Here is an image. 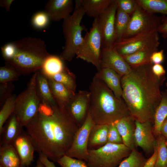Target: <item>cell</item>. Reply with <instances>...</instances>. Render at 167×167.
<instances>
[{
    "mask_svg": "<svg viewBox=\"0 0 167 167\" xmlns=\"http://www.w3.org/2000/svg\"><path fill=\"white\" fill-rule=\"evenodd\" d=\"M72 0H49L45 7V11L50 20L59 21L64 20L71 15L73 10Z\"/></svg>",
    "mask_w": 167,
    "mask_h": 167,
    "instance_id": "obj_17",
    "label": "cell"
},
{
    "mask_svg": "<svg viewBox=\"0 0 167 167\" xmlns=\"http://www.w3.org/2000/svg\"><path fill=\"white\" fill-rule=\"evenodd\" d=\"M35 167H45L40 160H38L37 161Z\"/></svg>",
    "mask_w": 167,
    "mask_h": 167,
    "instance_id": "obj_49",
    "label": "cell"
},
{
    "mask_svg": "<svg viewBox=\"0 0 167 167\" xmlns=\"http://www.w3.org/2000/svg\"><path fill=\"white\" fill-rule=\"evenodd\" d=\"M164 51L162 49L157 51L152 54L151 61L152 64H161L164 60Z\"/></svg>",
    "mask_w": 167,
    "mask_h": 167,
    "instance_id": "obj_42",
    "label": "cell"
},
{
    "mask_svg": "<svg viewBox=\"0 0 167 167\" xmlns=\"http://www.w3.org/2000/svg\"><path fill=\"white\" fill-rule=\"evenodd\" d=\"M20 165L19 157L13 144H3L0 148V166L19 167Z\"/></svg>",
    "mask_w": 167,
    "mask_h": 167,
    "instance_id": "obj_24",
    "label": "cell"
},
{
    "mask_svg": "<svg viewBox=\"0 0 167 167\" xmlns=\"http://www.w3.org/2000/svg\"><path fill=\"white\" fill-rule=\"evenodd\" d=\"M166 91H165V92L166 93V94L167 95V82H166Z\"/></svg>",
    "mask_w": 167,
    "mask_h": 167,
    "instance_id": "obj_50",
    "label": "cell"
},
{
    "mask_svg": "<svg viewBox=\"0 0 167 167\" xmlns=\"http://www.w3.org/2000/svg\"><path fill=\"white\" fill-rule=\"evenodd\" d=\"M108 124H95L89 135L88 150L99 148L107 143Z\"/></svg>",
    "mask_w": 167,
    "mask_h": 167,
    "instance_id": "obj_21",
    "label": "cell"
},
{
    "mask_svg": "<svg viewBox=\"0 0 167 167\" xmlns=\"http://www.w3.org/2000/svg\"><path fill=\"white\" fill-rule=\"evenodd\" d=\"M23 128L15 114L13 113L4 128L3 144H12L22 132Z\"/></svg>",
    "mask_w": 167,
    "mask_h": 167,
    "instance_id": "obj_25",
    "label": "cell"
},
{
    "mask_svg": "<svg viewBox=\"0 0 167 167\" xmlns=\"http://www.w3.org/2000/svg\"><path fill=\"white\" fill-rule=\"evenodd\" d=\"M95 124L88 111L85 121L77 131L72 144L65 155L86 161L88 154L89 135Z\"/></svg>",
    "mask_w": 167,
    "mask_h": 167,
    "instance_id": "obj_11",
    "label": "cell"
},
{
    "mask_svg": "<svg viewBox=\"0 0 167 167\" xmlns=\"http://www.w3.org/2000/svg\"><path fill=\"white\" fill-rule=\"evenodd\" d=\"M14 88L15 86L11 82L0 84V105H3L6 101L12 95Z\"/></svg>",
    "mask_w": 167,
    "mask_h": 167,
    "instance_id": "obj_40",
    "label": "cell"
},
{
    "mask_svg": "<svg viewBox=\"0 0 167 167\" xmlns=\"http://www.w3.org/2000/svg\"><path fill=\"white\" fill-rule=\"evenodd\" d=\"M20 166L19 167H20ZM0 167H2V166H0Z\"/></svg>",
    "mask_w": 167,
    "mask_h": 167,
    "instance_id": "obj_52",
    "label": "cell"
},
{
    "mask_svg": "<svg viewBox=\"0 0 167 167\" xmlns=\"http://www.w3.org/2000/svg\"><path fill=\"white\" fill-rule=\"evenodd\" d=\"M85 13L89 16L98 18L110 6L113 0H80Z\"/></svg>",
    "mask_w": 167,
    "mask_h": 167,
    "instance_id": "obj_26",
    "label": "cell"
},
{
    "mask_svg": "<svg viewBox=\"0 0 167 167\" xmlns=\"http://www.w3.org/2000/svg\"><path fill=\"white\" fill-rule=\"evenodd\" d=\"M159 33L153 31L140 33L115 42L113 47L122 56L132 54L140 50L159 45Z\"/></svg>",
    "mask_w": 167,
    "mask_h": 167,
    "instance_id": "obj_10",
    "label": "cell"
},
{
    "mask_svg": "<svg viewBox=\"0 0 167 167\" xmlns=\"http://www.w3.org/2000/svg\"><path fill=\"white\" fill-rule=\"evenodd\" d=\"M94 77L103 81L117 98H122L121 77L117 73L109 68H102Z\"/></svg>",
    "mask_w": 167,
    "mask_h": 167,
    "instance_id": "obj_19",
    "label": "cell"
},
{
    "mask_svg": "<svg viewBox=\"0 0 167 167\" xmlns=\"http://www.w3.org/2000/svg\"><path fill=\"white\" fill-rule=\"evenodd\" d=\"M118 7L131 15L138 6L136 0H116Z\"/></svg>",
    "mask_w": 167,
    "mask_h": 167,
    "instance_id": "obj_39",
    "label": "cell"
},
{
    "mask_svg": "<svg viewBox=\"0 0 167 167\" xmlns=\"http://www.w3.org/2000/svg\"><path fill=\"white\" fill-rule=\"evenodd\" d=\"M57 162L61 167H89L84 160L64 155Z\"/></svg>",
    "mask_w": 167,
    "mask_h": 167,
    "instance_id": "obj_37",
    "label": "cell"
},
{
    "mask_svg": "<svg viewBox=\"0 0 167 167\" xmlns=\"http://www.w3.org/2000/svg\"><path fill=\"white\" fill-rule=\"evenodd\" d=\"M152 71L157 78H161L165 77L166 71L161 64H154L152 67Z\"/></svg>",
    "mask_w": 167,
    "mask_h": 167,
    "instance_id": "obj_43",
    "label": "cell"
},
{
    "mask_svg": "<svg viewBox=\"0 0 167 167\" xmlns=\"http://www.w3.org/2000/svg\"><path fill=\"white\" fill-rule=\"evenodd\" d=\"M139 6L150 13L167 15V0H136Z\"/></svg>",
    "mask_w": 167,
    "mask_h": 167,
    "instance_id": "obj_30",
    "label": "cell"
},
{
    "mask_svg": "<svg viewBox=\"0 0 167 167\" xmlns=\"http://www.w3.org/2000/svg\"><path fill=\"white\" fill-rule=\"evenodd\" d=\"M1 50L5 62L11 59L13 56L15 52L14 41L5 44L1 47Z\"/></svg>",
    "mask_w": 167,
    "mask_h": 167,
    "instance_id": "obj_41",
    "label": "cell"
},
{
    "mask_svg": "<svg viewBox=\"0 0 167 167\" xmlns=\"http://www.w3.org/2000/svg\"><path fill=\"white\" fill-rule=\"evenodd\" d=\"M102 48V38L97 18L94 19L90 31L84 37L75 56L77 58L92 64L98 71L101 69Z\"/></svg>",
    "mask_w": 167,
    "mask_h": 167,
    "instance_id": "obj_8",
    "label": "cell"
},
{
    "mask_svg": "<svg viewBox=\"0 0 167 167\" xmlns=\"http://www.w3.org/2000/svg\"><path fill=\"white\" fill-rule=\"evenodd\" d=\"M50 19L45 11H39L33 15L31 20L32 25L39 30L45 28L49 24Z\"/></svg>",
    "mask_w": 167,
    "mask_h": 167,
    "instance_id": "obj_36",
    "label": "cell"
},
{
    "mask_svg": "<svg viewBox=\"0 0 167 167\" xmlns=\"http://www.w3.org/2000/svg\"><path fill=\"white\" fill-rule=\"evenodd\" d=\"M156 139L157 155L155 167H167V140L161 134Z\"/></svg>",
    "mask_w": 167,
    "mask_h": 167,
    "instance_id": "obj_34",
    "label": "cell"
},
{
    "mask_svg": "<svg viewBox=\"0 0 167 167\" xmlns=\"http://www.w3.org/2000/svg\"><path fill=\"white\" fill-rule=\"evenodd\" d=\"M89 90V111L95 124H109L130 115L122 98H117L102 80L94 77Z\"/></svg>",
    "mask_w": 167,
    "mask_h": 167,
    "instance_id": "obj_3",
    "label": "cell"
},
{
    "mask_svg": "<svg viewBox=\"0 0 167 167\" xmlns=\"http://www.w3.org/2000/svg\"><path fill=\"white\" fill-rule=\"evenodd\" d=\"M130 17L131 15L126 13L118 7L115 21V42L123 38L128 25Z\"/></svg>",
    "mask_w": 167,
    "mask_h": 167,
    "instance_id": "obj_29",
    "label": "cell"
},
{
    "mask_svg": "<svg viewBox=\"0 0 167 167\" xmlns=\"http://www.w3.org/2000/svg\"><path fill=\"white\" fill-rule=\"evenodd\" d=\"M165 38H167V17H163L162 22L157 30Z\"/></svg>",
    "mask_w": 167,
    "mask_h": 167,
    "instance_id": "obj_45",
    "label": "cell"
},
{
    "mask_svg": "<svg viewBox=\"0 0 167 167\" xmlns=\"http://www.w3.org/2000/svg\"><path fill=\"white\" fill-rule=\"evenodd\" d=\"M163 18L148 12L138 6L131 15L123 38H128L143 33L157 31Z\"/></svg>",
    "mask_w": 167,
    "mask_h": 167,
    "instance_id": "obj_9",
    "label": "cell"
},
{
    "mask_svg": "<svg viewBox=\"0 0 167 167\" xmlns=\"http://www.w3.org/2000/svg\"><path fill=\"white\" fill-rule=\"evenodd\" d=\"M140 152L135 149L124 159L118 167H143L147 160Z\"/></svg>",
    "mask_w": 167,
    "mask_h": 167,
    "instance_id": "obj_33",
    "label": "cell"
},
{
    "mask_svg": "<svg viewBox=\"0 0 167 167\" xmlns=\"http://www.w3.org/2000/svg\"><path fill=\"white\" fill-rule=\"evenodd\" d=\"M85 14L80 0H76L73 14L63 20L62 30L65 43L59 56L63 61H71L83 41L82 32L85 28L81 23Z\"/></svg>",
    "mask_w": 167,
    "mask_h": 167,
    "instance_id": "obj_5",
    "label": "cell"
},
{
    "mask_svg": "<svg viewBox=\"0 0 167 167\" xmlns=\"http://www.w3.org/2000/svg\"><path fill=\"white\" fill-rule=\"evenodd\" d=\"M118 7L117 0H113L108 8L97 18L102 48L112 47L116 41L115 21Z\"/></svg>",
    "mask_w": 167,
    "mask_h": 167,
    "instance_id": "obj_12",
    "label": "cell"
},
{
    "mask_svg": "<svg viewBox=\"0 0 167 167\" xmlns=\"http://www.w3.org/2000/svg\"><path fill=\"white\" fill-rule=\"evenodd\" d=\"M50 78L62 84L73 92L76 93V76L67 67L65 66L61 72Z\"/></svg>",
    "mask_w": 167,
    "mask_h": 167,
    "instance_id": "obj_31",
    "label": "cell"
},
{
    "mask_svg": "<svg viewBox=\"0 0 167 167\" xmlns=\"http://www.w3.org/2000/svg\"><path fill=\"white\" fill-rule=\"evenodd\" d=\"M162 94L161 101L156 110L154 117L153 130L156 138L161 134V126L167 118V95L165 92H162Z\"/></svg>",
    "mask_w": 167,
    "mask_h": 167,
    "instance_id": "obj_27",
    "label": "cell"
},
{
    "mask_svg": "<svg viewBox=\"0 0 167 167\" xmlns=\"http://www.w3.org/2000/svg\"><path fill=\"white\" fill-rule=\"evenodd\" d=\"M48 78L52 94L56 102L60 107L65 108L75 93L52 78Z\"/></svg>",
    "mask_w": 167,
    "mask_h": 167,
    "instance_id": "obj_20",
    "label": "cell"
},
{
    "mask_svg": "<svg viewBox=\"0 0 167 167\" xmlns=\"http://www.w3.org/2000/svg\"><path fill=\"white\" fill-rule=\"evenodd\" d=\"M21 74L16 69L5 64L0 67V84L11 83L18 80Z\"/></svg>",
    "mask_w": 167,
    "mask_h": 167,
    "instance_id": "obj_35",
    "label": "cell"
},
{
    "mask_svg": "<svg viewBox=\"0 0 167 167\" xmlns=\"http://www.w3.org/2000/svg\"><path fill=\"white\" fill-rule=\"evenodd\" d=\"M89 105V92L80 90L75 93L65 107L69 114L79 127L87 118Z\"/></svg>",
    "mask_w": 167,
    "mask_h": 167,
    "instance_id": "obj_13",
    "label": "cell"
},
{
    "mask_svg": "<svg viewBox=\"0 0 167 167\" xmlns=\"http://www.w3.org/2000/svg\"><path fill=\"white\" fill-rule=\"evenodd\" d=\"M20 167H28L26 166H24L21 165Z\"/></svg>",
    "mask_w": 167,
    "mask_h": 167,
    "instance_id": "obj_51",
    "label": "cell"
},
{
    "mask_svg": "<svg viewBox=\"0 0 167 167\" xmlns=\"http://www.w3.org/2000/svg\"><path fill=\"white\" fill-rule=\"evenodd\" d=\"M39 159L45 167H56L54 162L50 161L48 158L42 153H39Z\"/></svg>",
    "mask_w": 167,
    "mask_h": 167,
    "instance_id": "obj_46",
    "label": "cell"
},
{
    "mask_svg": "<svg viewBox=\"0 0 167 167\" xmlns=\"http://www.w3.org/2000/svg\"><path fill=\"white\" fill-rule=\"evenodd\" d=\"M17 96L15 94L9 97L3 103L0 111V134L4 130V125L11 114L14 113Z\"/></svg>",
    "mask_w": 167,
    "mask_h": 167,
    "instance_id": "obj_32",
    "label": "cell"
},
{
    "mask_svg": "<svg viewBox=\"0 0 167 167\" xmlns=\"http://www.w3.org/2000/svg\"><path fill=\"white\" fill-rule=\"evenodd\" d=\"M15 52L13 57L5 62L21 75H27L40 70L46 58L50 54L44 41L31 36L14 41Z\"/></svg>",
    "mask_w": 167,
    "mask_h": 167,
    "instance_id": "obj_4",
    "label": "cell"
},
{
    "mask_svg": "<svg viewBox=\"0 0 167 167\" xmlns=\"http://www.w3.org/2000/svg\"><path fill=\"white\" fill-rule=\"evenodd\" d=\"M14 1V0H1L0 6L5 8L6 11L9 12L11 6Z\"/></svg>",
    "mask_w": 167,
    "mask_h": 167,
    "instance_id": "obj_47",
    "label": "cell"
},
{
    "mask_svg": "<svg viewBox=\"0 0 167 167\" xmlns=\"http://www.w3.org/2000/svg\"><path fill=\"white\" fill-rule=\"evenodd\" d=\"M135 121L129 115L114 122L121 136L123 144L131 150L136 149V147L135 140Z\"/></svg>",
    "mask_w": 167,
    "mask_h": 167,
    "instance_id": "obj_18",
    "label": "cell"
},
{
    "mask_svg": "<svg viewBox=\"0 0 167 167\" xmlns=\"http://www.w3.org/2000/svg\"><path fill=\"white\" fill-rule=\"evenodd\" d=\"M36 72L31 78L25 89L17 96L14 113L23 127L36 116L41 103L36 90Z\"/></svg>",
    "mask_w": 167,
    "mask_h": 167,
    "instance_id": "obj_6",
    "label": "cell"
},
{
    "mask_svg": "<svg viewBox=\"0 0 167 167\" xmlns=\"http://www.w3.org/2000/svg\"><path fill=\"white\" fill-rule=\"evenodd\" d=\"M157 155V146L156 145L154 152L151 156L147 159L143 167H155Z\"/></svg>",
    "mask_w": 167,
    "mask_h": 167,
    "instance_id": "obj_44",
    "label": "cell"
},
{
    "mask_svg": "<svg viewBox=\"0 0 167 167\" xmlns=\"http://www.w3.org/2000/svg\"><path fill=\"white\" fill-rule=\"evenodd\" d=\"M36 73V88L41 103L51 106L58 104L52 94L48 77L40 70Z\"/></svg>",
    "mask_w": 167,
    "mask_h": 167,
    "instance_id": "obj_22",
    "label": "cell"
},
{
    "mask_svg": "<svg viewBox=\"0 0 167 167\" xmlns=\"http://www.w3.org/2000/svg\"><path fill=\"white\" fill-rule=\"evenodd\" d=\"M24 127L36 151L57 162L71 147L79 127L65 108L41 103L37 113Z\"/></svg>",
    "mask_w": 167,
    "mask_h": 167,
    "instance_id": "obj_1",
    "label": "cell"
},
{
    "mask_svg": "<svg viewBox=\"0 0 167 167\" xmlns=\"http://www.w3.org/2000/svg\"><path fill=\"white\" fill-rule=\"evenodd\" d=\"M107 143L123 144L121 136L114 122L108 124Z\"/></svg>",
    "mask_w": 167,
    "mask_h": 167,
    "instance_id": "obj_38",
    "label": "cell"
},
{
    "mask_svg": "<svg viewBox=\"0 0 167 167\" xmlns=\"http://www.w3.org/2000/svg\"><path fill=\"white\" fill-rule=\"evenodd\" d=\"M135 140L136 147L141 148L147 155H152L157 144L153 124L149 122L135 121Z\"/></svg>",
    "mask_w": 167,
    "mask_h": 167,
    "instance_id": "obj_14",
    "label": "cell"
},
{
    "mask_svg": "<svg viewBox=\"0 0 167 167\" xmlns=\"http://www.w3.org/2000/svg\"><path fill=\"white\" fill-rule=\"evenodd\" d=\"M159 45H156L145 48L132 54L122 57L131 67L152 64L151 61V56L153 53L158 50Z\"/></svg>",
    "mask_w": 167,
    "mask_h": 167,
    "instance_id": "obj_23",
    "label": "cell"
},
{
    "mask_svg": "<svg viewBox=\"0 0 167 167\" xmlns=\"http://www.w3.org/2000/svg\"><path fill=\"white\" fill-rule=\"evenodd\" d=\"M131 150L124 144L107 143L95 150H88L86 161L89 167H117Z\"/></svg>",
    "mask_w": 167,
    "mask_h": 167,
    "instance_id": "obj_7",
    "label": "cell"
},
{
    "mask_svg": "<svg viewBox=\"0 0 167 167\" xmlns=\"http://www.w3.org/2000/svg\"><path fill=\"white\" fill-rule=\"evenodd\" d=\"M20 158L21 165L28 167L34 161V145L27 133L23 131L13 143Z\"/></svg>",
    "mask_w": 167,
    "mask_h": 167,
    "instance_id": "obj_16",
    "label": "cell"
},
{
    "mask_svg": "<svg viewBox=\"0 0 167 167\" xmlns=\"http://www.w3.org/2000/svg\"><path fill=\"white\" fill-rule=\"evenodd\" d=\"M160 133L164 136L167 140V118L162 124L161 129Z\"/></svg>",
    "mask_w": 167,
    "mask_h": 167,
    "instance_id": "obj_48",
    "label": "cell"
},
{
    "mask_svg": "<svg viewBox=\"0 0 167 167\" xmlns=\"http://www.w3.org/2000/svg\"><path fill=\"white\" fill-rule=\"evenodd\" d=\"M60 57L50 54L45 60L40 71L48 77L61 72L65 67Z\"/></svg>",
    "mask_w": 167,
    "mask_h": 167,
    "instance_id": "obj_28",
    "label": "cell"
},
{
    "mask_svg": "<svg viewBox=\"0 0 167 167\" xmlns=\"http://www.w3.org/2000/svg\"><path fill=\"white\" fill-rule=\"evenodd\" d=\"M102 68L111 69L121 77L129 73L131 70L123 57L113 47L102 48L101 69Z\"/></svg>",
    "mask_w": 167,
    "mask_h": 167,
    "instance_id": "obj_15",
    "label": "cell"
},
{
    "mask_svg": "<svg viewBox=\"0 0 167 167\" xmlns=\"http://www.w3.org/2000/svg\"><path fill=\"white\" fill-rule=\"evenodd\" d=\"M149 64L131 67L130 72L121 77L122 98L130 115L135 121L153 124L156 110L162 97L160 87L165 77L159 78Z\"/></svg>",
    "mask_w": 167,
    "mask_h": 167,
    "instance_id": "obj_2",
    "label": "cell"
}]
</instances>
